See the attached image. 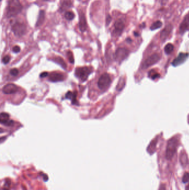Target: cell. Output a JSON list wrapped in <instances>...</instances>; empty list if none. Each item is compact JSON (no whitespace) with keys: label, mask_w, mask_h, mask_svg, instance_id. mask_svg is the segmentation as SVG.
Listing matches in <instances>:
<instances>
[{"label":"cell","mask_w":189,"mask_h":190,"mask_svg":"<svg viewBox=\"0 0 189 190\" xmlns=\"http://www.w3.org/2000/svg\"><path fill=\"white\" fill-rule=\"evenodd\" d=\"M10 60H11V57H10V56L7 55V56H5L2 58V62H3V64L6 65V64H7L10 62Z\"/></svg>","instance_id":"cell-29"},{"label":"cell","mask_w":189,"mask_h":190,"mask_svg":"<svg viewBox=\"0 0 189 190\" xmlns=\"http://www.w3.org/2000/svg\"><path fill=\"white\" fill-rule=\"evenodd\" d=\"M189 57V54L185 53H180L179 54L177 57L174 59L172 62V65L176 67L183 64L185 62L187 57Z\"/></svg>","instance_id":"cell-9"},{"label":"cell","mask_w":189,"mask_h":190,"mask_svg":"<svg viewBox=\"0 0 189 190\" xmlns=\"http://www.w3.org/2000/svg\"><path fill=\"white\" fill-rule=\"evenodd\" d=\"M160 56L157 54H153L147 58L142 65L143 69H147L148 67L151 66L157 63L160 60Z\"/></svg>","instance_id":"cell-6"},{"label":"cell","mask_w":189,"mask_h":190,"mask_svg":"<svg viewBox=\"0 0 189 190\" xmlns=\"http://www.w3.org/2000/svg\"><path fill=\"white\" fill-rule=\"evenodd\" d=\"M68 58H69V61L70 63H72V64H73V63H74L73 56L72 53L71 52H70V51H69V52H68Z\"/></svg>","instance_id":"cell-28"},{"label":"cell","mask_w":189,"mask_h":190,"mask_svg":"<svg viewBox=\"0 0 189 190\" xmlns=\"http://www.w3.org/2000/svg\"><path fill=\"white\" fill-rule=\"evenodd\" d=\"M185 190H189V185H187V186H186V189H185Z\"/></svg>","instance_id":"cell-37"},{"label":"cell","mask_w":189,"mask_h":190,"mask_svg":"<svg viewBox=\"0 0 189 190\" xmlns=\"http://www.w3.org/2000/svg\"><path fill=\"white\" fill-rule=\"evenodd\" d=\"M73 6V3L72 0H61V6L59 11L61 12H64Z\"/></svg>","instance_id":"cell-15"},{"label":"cell","mask_w":189,"mask_h":190,"mask_svg":"<svg viewBox=\"0 0 189 190\" xmlns=\"http://www.w3.org/2000/svg\"><path fill=\"white\" fill-rule=\"evenodd\" d=\"M111 83V79L110 76L107 73H104L100 77L98 86L101 90H106L109 87Z\"/></svg>","instance_id":"cell-5"},{"label":"cell","mask_w":189,"mask_h":190,"mask_svg":"<svg viewBox=\"0 0 189 190\" xmlns=\"http://www.w3.org/2000/svg\"><path fill=\"white\" fill-rule=\"evenodd\" d=\"M10 74L13 76H16L19 74V70L17 69H13L12 70H10Z\"/></svg>","instance_id":"cell-30"},{"label":"cell","mask_w":189,"mask_h":190,"mask_svg":"<svg viewBox=\"0 0 189 190\" xmlns=\"http://www.w3.org/2000/svg\"><path fill=\"white\" fill-rule=\"evenodd\" d=\"M49 75H48V72H42L41 75H40V77L41 78H44V77H46L47 76H48Z\"/></svg>","instance_id":"cell-34"},{"label":"cell","mask_w":189,"mask_h":190,"mask_svg":"<svg viewBox=\"0 0 189 190\" xmlns=\"http://www.w3.org/2000/svg\"><path fill=\"white\" fill-rule=\"evenodd\" d=\"M173 30V26L171 24H169L165 26V27L163 30V31L161 32L160 34V38L161 40L163 42H164L167 37L169 36V35H170V33Z\"/></svg>","instance_id":"cell-14"},{"label":"cell","mask_w":189,"mask_h":190,"mask_svg":"<svg viewBox=\"0 0 189 190\" xmlns=\"http://www.w3.org/2000/svg\"><path fill=\"white\" fill-rule=\"evenodd\" d=\"M180 162L181 165H182L183 167H185L188 165L189 161L187 156L186 155V153L184 151L181 153L180 156Z\"/></svg>","instance_id":"cell-19"},{"label":"cell","mask_w":189,"mask_h":190,"mask_svg":"<svg viewBox=\"0 0 189 190\" xmlns=\"http://www.w3.org/2000/svg\"><path fill=\"white\" fill-rule=\"evenodd\" d=\"M157 142V139H154V140H153V141L151 142L149 144V145L147 147V152H148L149 153H150V155L153 154L154 152H155Z\"/></svg>","instance_id":"cell-18"},{"label":"cell","mask_w":189,"mask_h":190,"mask_svg":"<svg viewBox=\"0 0 189 190\" xmlns=\"http://www.w3.org/2000/svg\"><path fill=\"white\" fill-rule=\"evenodd\" d=\"M22 8L19 0H10L7 7V17L10 18L18 15L22 11Z\"/></svg>","instance_id":"cell-1"},{"label":"cell","mask_w":189,"mask_h":190,"mask_svg":"<svg viewBox=\"0 0 189 190\" xmlns=\"http://www.w3.org/2000/svg\"><path fill=\"white\" fill-rule=\"evenodd\" d=\"M17 86L13 83H8L2 88V92L6 95L13 94L18 91Z\"/></svg>","instance_id":"cell-10"},{"label":"cell","mask_w":189,"mask_h":190,"mask_svg":"<svg viewBox=\"0 0 189 190\" xmlns=\"http://www.w3.org/2000/svg\"><path fill=\"white\" fill-rule=\"evenodd\" d=\"M65 77L64 75L61 72H52L49 75V79L53 83L57 82H61L64 81Z\"/></svg>","instance_id":"cell-12"},{"label":"cell","mask_w":189,"mask_h":190,"mask_svg":"<svg viewBox=\"0 0 189 190\" xmlns=\"http://www.w3.org/2000/svg\"><path fill=\"white\" fill-rule=\"evenodd\" d=\"M64 17L66 19H67L68 21H72L74 19L75 15L72 11H66L64 13Z\"/></svg>","instance_id":"cell-23"},{"label":"cell","mask_w":189,"mask_h":190,"mask_svg":"<svg viewBox=\"0 0 189 190\" xmlns=\"http://www.w3.org/2000/svg\"><path fill=\"white\" fill-rule=\"evenodd\" d=\"M127 41H128V42H131V40L130 38H128L127 39Z\"/></svg>","instance_id":"cell-36"},{"label":"cell","mask_w":189,"mask_h":190,"mask_svg":"<svg viewBox=\"0 0 189 190\" xmlns=\"http://www.w3.org/2000/svg\"><path fill=\"white\" fill-rule=\"evenodd\" d=\"M77 91L72 92L71 91L68 92L66 94L65 97L67 99H69L72 101V105H78V102L77 100Z\"/></svg>","instance_id":"cell-16"},{"label":"cell","mask_w":189,"mask_h":190,"mask_svg":"<svg viewBox=\"0 0 189 190\" xmlns=\"http://www.w3.org/2000/svg\"><path fill=\"white\" fill-rule=\"evenodd\" d=\"M10 114L6 112H2L0 114V122L1 124L6 125L10 121Z\"/></svg>","instance_id":"cell-20"},{"label":"cell","mask_w":189,"mask_h":190,"mask_svg":"<svg viewBox=\"0 0 189 190\" xmlns=\"http://www.w3.org/2000/svg\"><path fill=\"white\" fill-rule=\"evenodd\" d=\"M189 29V12L186 15L183 22L180 24L179 27V32L181 34H184L186 31Z\"/></svg>","instance_id":"cell-13"},{"label":"cell","mask_w":189,"mask_h":190,"mask_svg":"<svg viewBox=\"0 0 189 190\" xmlns=\"http://www.w3.org/2000/svg\"><path fill=\"white\" fill-rule=\"evenodd\" d=\"M45 20V11L44 10H41L39 12L38 19L35 24L36 27H39L44 23Z\"/></svg>","instance_id":"cell-17"},{"label":"cell","mask_w":189,"mask_h":190,"mask_svg":"<svg viewBox=\"0 0 189 190\" xmlns=\"http://www.w3.org/2000/svg\"><path fill=\"white\" fill-rule=\"evenodd\" d=\"M14 124H15V121L10 120L7 123L6 126H13V125H14Z\"/></svg>","instance_id":"cell-33"},{"label":"cell","mask_w":189,"mask_h":190,"mask_svg":"<svg viewBox=\"0 0 189 190\" xmlns=\"http://www.w3.org/2000/svg\"><path fill=\"white\" fill-rule=\"evenodd\" d=\"M152 72H153V70H152ZM149 76L151 78L153 79H156L157 78H159L160 77V75L159 73H157V72H154L153 74V73H151V72H149Z\"/></svg>","instance_id":"cell-27"},{"label":"cell","mask_w":189,"mask_h":190,"mask_svg":"<svg viewBox=\"0 0 189 190\" xmlns=\"http://www.w3.org/2000/svg\"><path fill=\"white\" fill-rule=\"evenodd\" d=\"M125 85V79L123 77H121L119 80L118 83L116 86V90L118 91H121L123 88L124 87Z\"/></svg>","instance_id":"cell-22"},{"label":"cell","mask_w":189,"mask_h":190,"mask_svg":"<svg viewBox=\"0 0 189 190\" xmlns=\"http://www.w3.org/2000/svg\"><path fill=\"white\" fill-rule=\"evenodd\" d=\"M174 48V47L173 44H167L164 48V51L165 54L167 55L171 54L173 51Z\"/></svg>","instance_id":"cell-24"},{"label":"cell","mask_w":189,"mask_h":190,"mask_svg":"<svg viewBox=\"0 0 189 190\" xmlns=\"http://www.w3.org/2000/svg\"><path fill=\"white\" fill-rule=\"evenodd\" d=\"M159 190H166V186L165 184H161Z\"/></svg>","instance_id":"cell-35"},{"label":"cell","mask_w":189,"mask_h":190,"mask_svg":"<svg viewBox=\"0 0 189 190\" xmlns=\"http://www.w3.org/2000/svg\"><path fill=\"white\" fill-rule=\"evenodd\" d=\"M11 30L16 36L21 37L26 34L27 27L24 23L16 21L11 26Z\"/></svg>","instance_id":"cell-4"},{"label":"cell","mask_w":189,"mask_h":190,"mask_svg":"<svg viewBox=\"0 0 189 190\" xmlns=\"http://www.w3.org/2000/svg\"><path fill=\"white\" fill-rule=\"evenodd\" d=\"M114 30L113 31V34L119 36H120L123 31L124 27H125V25L124 22L123 21V20L121 19H118L116 20L114 23Z\"/></svg>","instance_id":"cell-8"},{"label":"cell","mask_w":189,"mask_h":190,"mask_svg":"<svg viewBox=\"0 0 189 190\" xmlns=\"http://www.w3.org/2000/svg\"><path fill=\"white\" fill-rule=\"evenodd\" d=\"M93 70L91 67H78L75 71V75L82 81V82L86 81L90 74L92 72Z\"/></svg>","instance_id":"cell-3"},{"label":"cell","mask_w":189,"mask_h":190,"mask_svg":"<svg viewBox=\"0 0 189 190\" xmlns=\"http://www.w3.org/2000/svg\"><path fill=\"white\" fill-rule=\"evenodd\" d=\"M43 1H48L49 0H43Z\"/></svg>","instance_id":"cell-39"},{"label":"cell","mask_w":189,"mask_h":190,"mask_svg":"<svg viewBox=\"0 0 189 190\" xmlns=\"http://www.w3.org/2000/svg\"><path fill=\"white\" fill-rule=\"evenodd\" d=\"M53 61L56 63H58V65H59L61 67H62L64 69H66L67 66L63 58H62L60 57H56L53 59Z\"/></svg>","instance_id":"cell-21"},{"label":"cell","mask_w":189,"mask_h":190,"mask_svg":"<svg viewBox=\"0 0 189 190\" xmlns=\"http://www.w3.org/2000/svg\"><path fill=\"white\" fill-rule=\"evenodd\" d=\"M182 181L183 183L186 184L189 181V172H185L183 175Z\"/></svg>","instance_id":"cell-26"},{"label":"cell","mask_w":189,"mask_h":190,"mask_svg":"<svg viewBox=\"0 0 189 190\" xmlns=\"http://www.w3.org/2000/svg\"><path fill=\"white\" fill-rule=\"evenodd\" d=\"M12 51L15 53H19L21 51V48L19 46H15L13 47Z\"/></svg>","instance_id":"cell-32"},{"label":"cell","mask_w":189,"mask_h":190,"mask_svg":"<svg viewBox=\"0 0 189 190\" xmlns=\"http://www.w3.org/2000/svg\"><path fill=\"white\" fill-rule=\"evenodd\" d=\"M134 35L135 36H139V34H138L137 32H134Z\"/></svg>","instance_id":"cell-38"},{"label":"cell","mask_w":189,"mask_h":190,"mask_svg":"<svg viewBox=\"0 0 189 190\" xmlns=\"http://www.w3.org/2000/svg\"><path fill=\"white\" fill-rule=\"evenodd\" d=\"M162 25H163V23L160 21H157L154 22L151 25L150 27V30H152V31H154V30H155L157 29H159L161 27Z\"/></svg>","instance_id":"cell-25"},{"label":"cell","mask_w":189,"mask_h":190,"mask_svg":"<svg viewBox=\"0 0 189 190\" xmlns=\"http://www.w3.org/2000/svg\"><path fill=\"white\" fill-rule=\"evenodd\" d=\"M1 1H2V0H1Z\"/></svg>","instance_id":"cell-40"},{"label":"cell","mask_w":189,"mask_h":190,"mask_svg":"<svg viewBox=\"0 0 189 190\" xmlns=\"http://www.w3.org/2000/svg\"><path fill=\"white\" fill-rule=\"evenodd\" d=\"M112 17H111V16H110V15H108L106 16V26H108L109 25L110 22L112 21Z\"/></svg>","instance_id":"cell-31"},{"label":"cell","mask_w":189,"mask_h":190,"mask_svg":"<svg viewBox=\"0 0 189 190\" xmlns=\"http://www.w3.org/2000/svg\"><path fill=\"white\" fill-rule=\"evenodd\" d=\"M129 51L125 48H118L115 54V58L116 60L119 63L122 62V61L124 60L128 56Z\"/></svg>","instance_id":"cell-7"},{"label":"cell","mask_w":189,"mask_h":190,"mask_svg":"<svg viewBox=\"0 0 189 190\" xmlns=\"http://www.w3.org/2000/svg\"><path fill=\"white\" fill-rule=\"evenodd\" d=\"M179 145L178 139L173 137L169 139L167 142L166 149V158L168 160H171L175 154L177 147Z\"/></svg>","instance_id":"cell-2"},{"label":"cell","mask_w":189,"mask_h":190,"mask_svg":"<svg viewBox=\"0 0 189 190\" xmlns=\"http://www.w3.org/2000/svg\"><path fill=\"white\" fill-rule=\"evenodd\" d=\"M79 27L80 31L84 32L87 29V23L85 14L82 11H80L79 13Z\"/></svg>","instance_id":"cell-11"}]
</instances>
